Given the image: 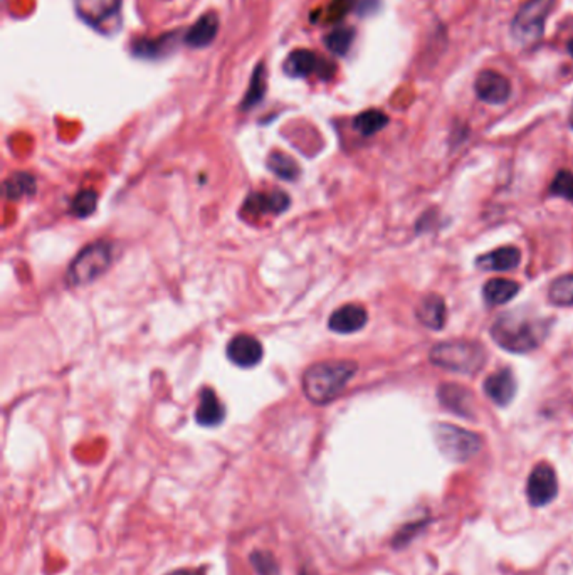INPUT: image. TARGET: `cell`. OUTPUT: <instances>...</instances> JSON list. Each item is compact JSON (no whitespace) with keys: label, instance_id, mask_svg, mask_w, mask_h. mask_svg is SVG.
Returning <instances> with one entry per match:
<instances>
[{"label":"cell","instance_id":"obj_23","mask_svg":"<svg viewBox=\"0 0 573 575\" xmlns=\"http://www.w3.org/2000/svg\"><path fill=\"white\" fill-rule=\"evenodd\" d=\"M387 123L388 116L384 112L367 110V112L360 113L353 120V129H357L360 135H363V137H372L375 133H378L380 129H386Z\"/></svg>","mask_w":573,"mask_h":575},{"label":"cell","instance_id":"obj_10","mask_svg":"<svg viewBox=\"0 0 573 575\" xmlns=\"http://www.w3.org/2000/svg\"><path fill=\"white\" fill-rule=\"evenodd\" d=\"M474 91L487 104H504L511 96V83L502 72L485 70L476 76Z\"/></svg>","mask_w":573,"mask_h":575},{"label":"cell","instance_id":"obj_20","mask_svg":"<svg viewBox=\"0 0 573 575\" xmlns=\"http://www.w3.org/2000/svg\"><path fill=\"white\" fill-rule=\"evenodd\" d=\"M518 293H519V285L516 281L504 279V278L489 279L483 288V298L489 306L504 304V303L513 300Z\"/></svg>","mask_w":573,"mask_h":575},{"label":"cell","instance_id":"obj_11","mask_svg":"<svg viewBox=\"0 0 573 575\" xmlns=\"http://www.w3.org/2000/svg\"><path fill=\"white\" fill-rule=\"evenodd\" d=\"M289 204L291 199L287 197L286 192H256L244 202V212L254 217L278 216L287 211Z\"/></svg>","mask_w":573,"mask_h":575},{"label":"cell","instance_id":"obj_21","mask_svg":"<svg viewBox=\"0 0 573 575\" xmlns=\"http://www.w3.org/2000/svg\"><path fill=\"white\" fill-rule=\"evenodd\" d=\"M177 34H165L155 39H140L133 44V54L138 58H162L165 53L172 51Z\"/></svg>","mask_w":573,"mask_h":575},{"label":"cell","instance_id":"obj_8","mask_svg":"<svg viewBox=\"0 0 573 575\" xmlns=\"http://www.w3.org/2000/svg\"><path fill=\"white\" fill-rule=\"evenodd\" d=\"M559 493V481L555 470L548 462H540L533 468L528 483H527V496L533 506H544L552 504Z\"/></svg>","mask_w":573,"mask_h":575},{"label":"cell","instance_id":"obj_34","mask_svg":"<svg viewBox=\"0 0 573 575\" xmlns=\"http://www.w3.org/2000/svg\"><path fill=\"white\" fill-rule=\"evenodd\" d=\"M570 127L573 129V113L572 116H570Z\"/></svg>","mask_w":573,"mask_h":575},{"label":"cell","instance_id":"obj_15","mask_svg":"<svg viewBox=\"0 0 573 575\" xmlns=\"http://www.w3.org/2000/svg\"><path fill=\"white\" fill-rule=\"evenodd\" d=\"M439 401L461 417H473V394L458 384H443L439 388Z\"/></svg>","mask_w":573,"mask_h":575},{"label":"cell","instance_id":"obj_26","mask_svg":"<svg viewBox=\"0 0 573 575\" xmlns=\"http://www.w3.org/2000/svg\"><path fill=\"white\" fill-rule=\"evenodd\" d=\"M548 298L557 306H572L573 274H565L559 279H555L548 289Z\"/></svg>","mask_w":573,"mask_h":575},{"label":"cell","instance_id":"obj_30","mask_svg":"<svg viewBox=\"0 0 573 575\" xmlns=\"http://www.w3.org/2000/svg\"><path fill=\"white\" fill-rule=\"evenodd\" d=\"M550 192L561 199L573 201V173L569 171L557 173L550 186Z\"/></svg>","mask_w":573,"mask_h":575},{"label":"cell","instance_id":"obj_5","mask_svg":"<svg viewBox=\"0 0 573 575\" xmlns=\"http://www.w3.org/2000/svg\"><path fill=\"white\" fill-rule=\"evenodd\" d=\"M432 434L439 451L447 460L456 461V462H466L471 460L483 447V439L479 434L462 429L454 424H445V422L434 424Z\"/></svg>","mask_w":573,"mask_h":575},{"label":"cell","instance_id":"obj_6","mask_svg":"<svg viewBox=\"0 0 573 575\" xmlns=\"http://www.w3.org/2000/svg\"><path fill=\"white\" fill-rule=\"evenodd\" d=\"M557 0H528L516 12L511 22V36L519 46H531L542 39L548 15Z\"/></svg>","mask_w":573,"mask_h":575},{"label":"cell","instance_id":"obj_18","mask_svg":"<svg viewBox=\"0 0 573 575\" xmlns=\"http://www.w3.org/2000/svg\"><path fill=\"white\" fill-rule=\"evenodd\" d=\"M419 321L430 330H441L445 325V303L439 295H428L417 304Z\"/></svg>","mask_w":573,"mask_h":575},{"label":"cell","instance_id":"obj_7","mask_svg":"<svg viewBox=\"0 0 573 575\" xmlns=\"http://www.w3.org/2000/svg\"><path fill=\"white\" fill-rule=\"evenodd\" d=\"M78 17L103 36H115L121 29V0H74Z\"/></svg>","mask_w":573,"mask_h":575},{"label":"cell","instance_id":"obj_9","mask_svg":"<svg viewBox=\"0 0 573 575\" xmlns=\"http://www.w3.org/2000/svg\"><path fill=\"white\" fill-rule=\"evenodd\" d=\"M283 70L289 78H308L311 74H320L321 78H331L335 72V64L327 59L316 56L313 51L296 49L287 56Z\"/></svg>","mask_w":573,"mask_h":575},{"label":"cell","instance_id":"obj_3","mask_svg":"<svg viewBox=\"0 0 573 575\" xmlns=\"http://www.w3.org/2000/svg\"><path fill=\"white\" fill-rule=\"evenodd\" d=\"M487 352L479 342L453 340L437 344L430 350V362L456 374H478L486 365Z\"/></svg>","mask_w":573,"mask_h":575},{"label":"cell","instance_id":"obj_12","mask_svg":"<svg viewBox=\"0 0 573 575\" xmlns=\"http://www.w3.org/2000/svg\"><path fill=\"white\" fill-rule=\"evenodd\" d=\"M264 348L258 338L251 335H237L234 337L228 346V359L241 367V369H253L262 360Z\"/></svg>","mask_w":573,"mask_h":575},{"label":"cell","instance_id":"obj_31","mask_svg":"<svg viewBox=\"0 0 573 575\" xmlns=\"http://www.w3.org/2000/svg\"><path fill=\"white\" fill-rule=\"evenodd\" d=\"M357 0H333L327 12H325V21L327 22H340L345 15L348 14Z\"/></svg>","mask_w":573,"mask_h":575},{"label":"cell","instance_id":"obj_33","mask_svg":"<svg viewBox=\"0 0 573 575\" xmlns=\"http://www.w3.org/2000/svg\"><path fill=\"white\" fill-rule=\"evenodd\" d=\"M567 51H569V54L573 58V39L570 43L567 44Z\"/></svg>","mask_w":573,"mask_h":575},{"label":"cell","instance_id":"obj_13","mask_svg":"<svg viewBox=\"0 0 573 575\" xmlns=\"http://www.w3.org/2000/svg\"><path fill=\"white\" fill-rule=\"evenodd\" d=\"M367 321H369L367 310L357 303H348L331 313L328 327L335 333L348 335V333L361 330L367 325Z\"/></svg>","mask_w":573,"mask_h":575},{"label":"cell","instance_id":"obj_28","mask_svg":"<svg viewBox=\"0 0 573 575\" xmlns=\"http://www.w3.org/2000/svg\"><path fill=\"white\" fill-rule=\"evenodd\" d=\"M98 205V194L95 190H81L78 192V196L72 199L71 212L76 217H87L91 216L96 211Z\"/></svg>","mask_w":573,"mask_h":575},{"label":"cell","instance_id":"obj_2","mask_svg":"<svg viewBox=\"0 0 573 575\" xmlns=\"http://www.w3.org/2000/svg\"><path fill=\"white\" fill-rule=\"evenodd\" d=\"M359 371L353 360H325L308 367L303 375V390L308 401L318 405L336 399Z\"/></svg>","mask_w":573,"mask_h":575},{"label":"cell","instance_id":"obj_22","mask_svg":"<svg viewBox=\"0 0 573 575\" xmlns=\"http://www.w3.org/2000/svg\"><path fill=\"white\" fill-rule=\"evenodd\" d=\"M4 188H5L7 199L19 201V199L34 196L36 190H37V184H36V179L30 173L17 172L14 175H11V177H7Z\"/></svg>","mask_w":573,"mask_h":575},{"label":"cell","instance_id":"obj_4","mask_svg":"<svg viewBox=\"0 0 573 575\" xmlns=\"http://www.w3.org/2000/svg\"><path fill=\"white\" fill-rule=\"evenodd\" d=\"M113 259V247L106 241H98L87 246L66 271V281L70 287H87L106 273Z\"/></svg>","mask_w":573,"mask_h":575},{"label":"cell","instance_id":"obj_17","mask_svg":"<svg viewBox=\"0 0 573 575\" xmlns=\"http://www.w3.org/2000/svg\"><path fill=\"white\" fill-rule=\"evenodd\" d=\"M521 253L518 247L506 246L496 251H491L476 259V266L485 271H511L519 264Z\"/></svg>","mask_w":573,"mask_h":575},{"label":"cell","instance_id":"obj_29","mask_svg":"<svg viewBox=\"0 0 573 575\" xmlns=\"http://www.w3.org/2000/svg\"><path fill=\"white\" fill-rule=\"evenodd\" d=\"M251 565L256 571L258 575H279V565L276 559L272 557L270 552H262V550H254L251 554Z\"/></svg>","mask_w":573,"mask_h":575},{"label":"cell","instance_id":"obj_19","mask_svg":"<svg viewBox=\"0 0 573 575\" xmlns=\"http://www.w3.org/2000/svg\"><path fill=\"white\" fill-rule=\"evenodd\" d=\"M219 32V17L215 12H207L187 30L186 43L194 49H202L214 43Z\"/></svg>","mask_w":573,"mask_h":575},{"label":"cell","instance_id":"obj_1","mask_svg":"<svg viewBox=\"0 0 573 575\" xmlns=\"http://www.w3.org/2000/svg\"><path fill=\"white\" fill-rule=\"evenodd\" d=\"M550 327L552 320L515 310L504 313L494 321L491 327V337L508 352L530 354L544 344Z\"/></svg>","mask_w":573,"mask_h":575},{"label":"cell","instance_id":"obj_24","mask_svg":"<svg viewBox=\"0 0 573 575\" xmlns=\"http://www.w3.org/2000/svg\"><path fill=\"white\" fill-rule=\"evenodd\" d=\"M264 95H266V68L261 62L254 68L253 76H251V83H249L247 93L243 100L244 110H251L253 106L259 104L261 100L264 98Z\"/></svg>","mask_w":573,"mask_h":575},{"label":"cell","instance_id":"obj_32","mask_svg":"<svg viewBox=\"0 0 573 575\" xmlns=\"http://www.w3.org/2000/svg\"><path fill=\"white\" fill-rule=\"evenodd\" d=\"M167 575H202L201 572H194V571H186V569H182V571H173V572H170V574Z\"/></svg>","mask_w":573,"mask_h":575},{"label":"cell","instance_id":"obj_14","mask_svg":"<svg viewBox=\"0 0 573 575\" xmlns=\"http://www.w3.org/2000/svg\"><path fill=\"white\" fill-rule=\"evenodd\" d=\"M485 392L487 397L498 405H508L515 399L516 379L510 369H502L489 375L485 380Z\"/></svg>","mask_w":573,"mask_h":575},{"label":"cell","instance_id":"obj_27","mask_svg":"<svg viewBox=\"0 0 573 575\" xmlns=\"http://www.w3.org/2000/svg\"><path fill=\"white\" fill-rule=\"evenodd\" d=\"M355 39V30L352 28H336L325 38V44L333 54L345 56Z\"/></svg>","mask_w":573,"mask_h":575},{"label":"cell","instance_id":"obj_25","mask_svg":"<svg viewBox=\"0 0 573 575\" xmlns=\"http://www.w3.org/2000/svg\"><path fill=\"white\" fill-rule=\"evenodd\" d=\"M268 169L276 177L285 179V180H295L300 173L298 163L283 152H272L271 155L268 157Z\"/></svg>","mask_w":573,"mask_h":575},{"label":"cell","instance_id":"obj_16","mask_svg":"<svg viewBox=\"0 0 573 575\" xmlns=\"http://www.w3.org/2000/svg\"><path fill=\"white\" fill-rule=\"evenodd\" d=\"M226 419V407L219 401L212 388H205L201 392V401L195 411V421L203 428H215Z\"/></svg>","mask_w":573,"mask_h":575}]
</instances>
